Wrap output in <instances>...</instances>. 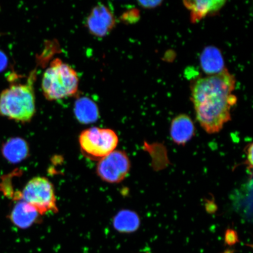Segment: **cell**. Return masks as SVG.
<instances>
[{"label": "cell", "instance_id": "6da1fadb", "mask_svg": "<svg viewBox=\"0 0 253 253\" xmlns=\"http://www.w3.org/2000/svg\"><path fill=\"white\" fill-rule=\"evenodd\" d=\"M235 76L226 68L219 74L196 80L191 87V100L196 118L209 134L217 133L231 120V110L237 103L233 94Z\"/></svg>", "mask_w": 253, "mask_h": 253}, {"label": "cell", "instance_id": "7a4b0ae2", "mask_svg": "<svg viewBox=\"0 0 253 253\" xmlns=\"http://www.w3.org/2000/svg\"><path fill=\"white\" fill-rule=\"evenodd\" d=\"M36 72L25 84H11L0 94V116L20 123L30 122L36 113L34 83Z\"/></svg>", "mask_w": 253, "mask_h": 253}, {"label": "cell", "instance_id": "3957f363", "mask_svg": "<svg viewBox=\"0 0 253 253\" xmlns=\"http://www.w3.org/2000/svg\"><path fill=\"white\" fill-rule=\"evenodd\" d=\"M79 82L74 69L59 58L53 59L43 73L41 84L43 96L50 101L74 96L78 90Z\"/></svg>", "mask_w": 253, "mask_h": 253}, {"label": "cell", "instance_id": "277c9868", "mask_svg": "<svg viewBox=\"0 0 253 253\" xmlns=\"http://www.w3.org/2000/svg\"><path fill=\"white\" fill-rule=\"evenodd\" d=\"M79 141L84 156L100 160L116 150L119 137L112 129L91 127L81 132Z\"/></svg>", "mask_w": 253, "mask_h": 253}, {"label": "cell", "instance_id": "5b68a950", "mask_svg": "<svg viewBox=\"0 0 253 253\" xmlns=\"http://www.w3.org/2000/svg\"><path fill=\"white\" fill-rule=\"evenodd\" d=\"M18 199L36 209L41 215L58 211L54 188L45 177L38 176L31 179L19 194Z\"/></svg>", "mask_w": 253, "mask_h": 253}, {"label": "cell", "instance_id": "8992f818", "mask_svg": "<svg viewBox=\"0 0 253 253\" xmlns=\"http://www.w3.org/2000/svg\"><path fill=\"white\" fill-rule=\"evenodd\" d=\"M131 163L125 151L115 150L99 160L97 173L104 182L117 183L128 175Z\"/></svg>", "mask_w": 253, "mask_h": 253}, {"label": "cell", "instance_id": "52a82bcc", "mask_svg": "<svg viewBox=\"0 0 253 253\" xmlns=\"http://www.w3.org/2000/svg\"><path fill=\"white\" fill-rule=\"evenodd\" d=\"M116 25L113 12L104 4H98L92 9L86 20V27L94 36L105 37Z\"/></svg>", "mask_w": 253, "mask_h": 253}, {"label": "cell", "instance_id": "ba28073f", "mask_svg": "<svg viewBox=\"0 0 253 253\" xmlns=\"http://www.w3.org/2000/svg\"><path fill=\"white\" fill-rule=\"evenodd\" d=\"M220 0H195L183 1V4L190 11V20L193 24L198 23L208 15L216 14L226 4Z\"/></svg>", "mask_w": 253, "mask_h": 253}, {"label": "cell", "instance_id": "9c48e42d", "mask_svg": "<svg viewBox=\"0 0 253 253\" xmlns=\"http://www.w3.org/2000/svg\"><path fill=\"white\" fill-rule=\"evenodd\" d=\"M40 215L36 209L27 202L20 200L14 206L9 218L18 228L26 229L38 222Z\"/></svg>", "mask_w": 253, "mask_h": 253}, {"label": "cell", "instance_id": "30bf717a", "mask_svg": "<svg viewBox=\"0 0 253 253\" xmlns=\"http://www.w3.org/2000/svg\"><path fill=\"white\" fill-rule=\"evenodd\" d=\"M195 132L194 123L189 116L181 114L172 120L170 135L177 145H185L194 137Z\"/></svg>", "mask_w": 253, "mask_h": 253}, {"label": "cell", "instance_id": "8fae6325", "mask_svg": "<svg viewBox=\"0 0 253 253\" xmlns=\"http://www.w3.org/2000/svg\"><path fill=\"white\" fill-rule=\"evenodd\" d=\"M29 152L27 142L21 137L8 139L1 147L3 157L11 164H18L26 159Z\"/></svg>", "mask_w": 253, "mask_h": 253}, {"label": "cell", "instance_id": "7c38bea8", "mask_svg": "<svg viewBox=\"0 0 253 253\" xmlns=\"http://www.w3.org/2000/svg\"><path fill=\"white\" fill-rule=\"evenodd\" d=\"M202 70L207 76L219 74L226 69L220 50L217 47H206L200 56Z\"/></svg>", "mask_w": 253, "mask_h": 253}, {"label": "cell", "instance_id": "4fadbf2b", "mask_svg": "<svg viewBox=\"0 0 253 253\" xmlns=\"http://www.w3.org/2000/svg\"><path fill=\"white\" fill-rule=\"evenodd\" d=\"M140 218L134 211L123 210L114 217L113 224L119 232L131 233L135 232L140 226Z\"/></svg>", "mask_w": 253, "mask_h": 253}, {"label": "cell", "instance_id": "5bb4252c", "mask_svg": "<svg viewBox=\"0 0 253 253\" xmlns=\"http://www.w3.org/2000/svg\"><path fill=\"white\" fill-rule=\"evenodd\" d=\"M75 115L79 122L89 124L99 118V112L92 100L87 97H82L75 103Z\"/></svg>", "mask_w": 253, "mask_h": 253}, {"label": "cell", "instance_id": "9a60e30c", "mask_svg": "<svg viewBox=\"0 0 253 253\" xmlns=\"http://www.w3.org/2000/svg\"><path fill=\"white\" fill-rule=\"evenodd\" d=\"M163 2L161 0H154V1H138V4L145 9H154L159 7Z\"/></svg>", "mask_w": 253, "mask_h": 253}, {"label": "cell", "instance_id": "2e32d148", "mask_svg": "<svg viewBox=\"0 0 253 253\" xmlns=\"http://www.w3.org/2000/svg\"><path fill=\"white\" fill-rule=\"evenodd\" d=\"M238 239V237L235 230L229 229L227 230L225 235V240L229 245L235 244Z\"/></svg>", "mask_w": 253, "mask_h": 253}, {"label": "cell", "instance_id": "e0dca14e", "mask_svg": "<svg viewBox=\"0 0 253 253\" xmlns=\"http://www.w3.org/2000/svg\"><path fill=\"white\" fill-rule=\"evenodd\" d=\"M247 158L245 164L248 166V169H253V144H250L246 148Z\"/></svg>", "mask_w": 253, "mask_h": 253}, {"label": "cell", "instance_id": "ac0fdd59", "mask_svg": "<svg viewBox=\"0 0 253 253\" xmlns=\"http://www.w3.org/2000/svg\"><path fill=\"white\" fill-rule=\"evenodd\" d=\"M8 60L5 53L0 50V73L4 71L8 66Z\"/></svg>", "mask_w": 253, "mask_h": 253}]
</instances>
